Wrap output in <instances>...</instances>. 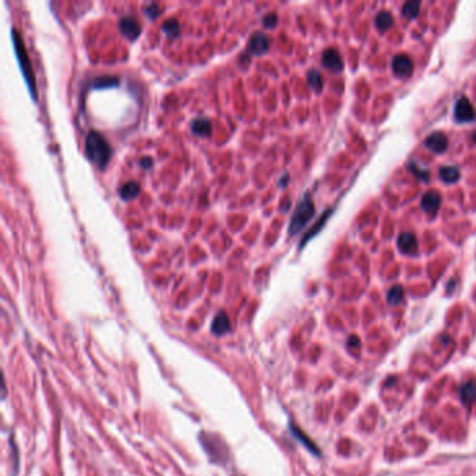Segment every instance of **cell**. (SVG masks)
<instances>
[{
  "mask_svg": "<svg viewBox=\"0 0 476 476\" xmlns=\"http://www.w3.org/2000/svg\"><path fill=\"white\" fill-rule=\"evenodd\" d=\"M85 154L87 158L90 159L92 164L98 166L99 169H104L108 162L111 161L112 148L108 140L96 130H90L85 137Z\"/></svg>",
  "mask_w": 476,
  "mask_h": 476,
  "instance_id": "6da1fadb",
  "label": "cell"
},
{
  "mask_svg": "<svg viewBox=\"0 0 476 476\" xmlns=\"http://www.w3.org/2000/svg\"><path fill=\"white\" fill-rule=\"evenodd\" d=\"M11 38H13V43H14V51H16L17 60L21 66V71L26 79V83L28 85V88L31 91V95L34 99H38L37 94V83H35V73L31 66V60L28 58V53H27L26 45L22 41V37L20 35V32L17 31V28L11 30Z\"/></svg>",
  "mask_w": 476,
  "mask_h": 476,
  "instance_id": "7a4b0ae2",
  "label": "cell"
},
{
  "mask_svg": "<svg viewBox=\"0 0 476 476\" xmlns=\"http://www.w3.org/2000/svg\"><path fill=\"white\" fill-rule=\"evenodd\" d=\"M314 214H316V208H314L312 198H310L309 194H305V197L297 203L296 210H295L291 218L289 235L295 236V235L300 232L302 229L309 223V221L314 217Z\"/></svg>",
  "mask_w": 476,
  "mask_h": 476,
  "instance_id": "3957f363",
  "label": "cell"
},
{
  "mask_svg": "<svg viewBox=\"0 0 476 476\" xmlns=\"http://www.w3.org/2000/svg\"><path fill=\"white\" fill-rule=\"evenodd\" d=\"M475 108L466 96H461L455 104V119L458 122H471L475 119Z\"/></svg>",
  "mask_w": 476,
  "mask_h": 476,
  "instance_id": "277c9868",
  "label": "cell"
},
{
  "mask_svg": "<svg viewBox=\"0 0 476 476\" xmlns=\"http://www.w3.org/2000/svg\"><path fill=\"white\" fill-rule=\"evenodd\" d=\"M119 30L122 32L123 35L127 38V39H130V41H134V39H137L140 37V34H141V26L138 24V21L132 16H124L120 18V21H119Z\"/></svg>",
  "mask_w": 476,
  "mask_h": 476,
  "instance_id": "5b68a950",
  "label": "cell"
},
{
  "mask_svg": "<svg viewBox=\"0 0 476 476\" xmlns=\"http://www.w3.org/2000/svg\"><path fill=\"white\" fill-rule=\"evenodd\" d=\"M270 48V38L265 35L264 32H254L250 37L249 45H247V53L253 55H263Z\"/></svg>",
  "mask_w": 476,
  "mask_h": 476,
  "instance_id": "8992f818",
  "label": "cell"
},
{
  "mask_svg": "<svg viewBox=\"0 0 476 476\" xmlns=\"http://www.w3.org/2000/svg\"><path fill=\"white\" fill-rule=\"evenodd\" d=\"M392 71L398 76V77H408V76L412 74L413 71V62L412 59L409 58L408 55H398L395 58L392 59L391 63Z\"/></svg>",
  "mask_w": 476,
  "mask_h": 476,
  "instance_id": "52a82bcc",
  "label": "cell"
},
{
  "mask_svg": "<svg viewBox=\"0 0 476 476\" xmlns=\"http://www.w3.org/2000/svg\"><path fill=\"white\" fill-rule=\"evenodd\" d=\"M424 145L436 154H443L448 147V138L441 132H434L424 140Z\"/></svg>",
  "mask_w": 476,
  "mask_h": 476,
  "instance_id": "ba28073f",
  "label": "cell"
},
{
  "mask_svg": "<svg viewBox=\"0 0 476 476\" xmlns=\"http://www.w3.org/2000/svg\"><path fill=\"white\" fill-rule=\"evenodd\" d=\"M321 62H323L324 67H327L328 70H333V71H341L344 69V62H342V58H341V55L337 49H325Z\"/></svg>",
  "mask_w": 476,
  "mask_h": 476,
  "instance_id": "9c48e42d",
  "label": "cell"
},
{
  "mask_svg": "<svg viewBox=\"0 0 476 476\" xmlns=\"http://www.w3.org/2000/svg\"><path fill=\"white\" fill-rule=\"evenodd\" d=\"M398 249L405 254H413L418 250V240L411 232H402L398 236Z\"/></svg>",
  "mask_w": 476,
  "mask_h": 476,
  "instance_id": "30bf717a",
  "label": "cell"
},
{
  "mask_svg": "<svg viewBox=\"0 0 476 476\" xmlns=\"http://www.w3.org/2000/svg\"><path fill=\"white\" fill-rule=\"evenodd\" d=\"M211 331L215 335H223L231 331V321L225 312H219L211 324Z\"/></svg>",
  "mask_w": 476,
  "mask_h": 476,
  "instance_id": "8fae6325",
  "label": "cell"
},
{
  "mask_svg": "<svg viewBox=\"0 0 476 476\" xmlns=\"http://www.w3.org/2000/svg\"><path fill=\"white\" fill-rule=\"evenodd\" d=\"M420 206L426 212H436L441 206V196H440L437 191H428L423 197H422V203Z\"/></svg>",
  "mask_w": 476,
  "mask_h": 476,
  "instance_id": "7c38bea8",
  "label": "cell"
},
{
  "mask_svg": "<svg viewBox=\"0 0 476 476\" xmlns=\"http://www.w3.org/2000/svg\"><path fill=\"white\" fill-rule=\"evenodd\" d=\"M212 130V124L207 117H197L191 122V132L197 136H208Z\"/></svg>",
  "mask_w": 476,
  "mask_h": 476,
  "instance_id": "4fadbf2b",
  "label": "cell"
},
{
  "mask_svg": "<svg viewBox=\"0 0 476 476\" xmlns=\"http://www.w3.org/2000/svg\"><path fill=\"white\" fill-rule=\"evenodd\" d=\"M138 193H140V185H138L137 182H127V183L119 187V196L124 201L136 198L138 196Z\"/></svg>",
  "mask_w": 476,
  "mask_h": 476,
  "instance_id": "5bb4252c",
  "label": "cell"
},
{
  "mask_svg": "<svg viewBox=\"0 0 476 476\" xmlns=\"http://www.w3.org/2000/svg\"><path fill=\"white\" fill-rule=\"evenodd\" d=\"M92 88L102 90V88H109V87H117L119 85V79L116 76H101L92 80Z\"/></svg>",
  "mask_w": 476,
  "mask_h": 476,
  "instance_id": "9a60e30c",
  "label": "cell"
},
{
  "mask_svg": "<svg viewBox=\"0 0 476 476\" xmlns=\"http://www.w3.org/2000/svg\"><path fill=\"white\" fill-rule=\"evenodd\" d=\"M439 176L440 179L443 180L444 183H455V182H458L461 176V172L458 170V168H455V166H443V168H440L439 170Z\"/></svg>",
  "mask_w": 476,
  "mask_h": 476,
  "instance_id": "2e32d148",
  "label": "cell"
},
{
  "mask_svg": "<svg viewBox=\"0 0 476 476\" xmlns=\"http://www.w3.org/2000/svg\"><path fill=\"white\" fill-rule=\"evenodd\" d=\"M374 24H376L379 31H387V30H390L392 27V24H394V17H392L391 13H388V11H381V13H379L376 16Z\"/></svg>",
  "mask_w": 476,
  "mask_h": 476,
  "instance_id": "e0dca14e",
  "label": "cell"
},
{
  "mask_svg": "<svg viewBox=\"0 0 476 476\" xmlns=\"http://www.w3.org/2000/svg\"><path fill=\"white\" fill-rule=\"evenodd\" d=\"M461 399L465 404H471L476 399V386L473 383H466L461 387Z\"/></svg>",
  "mask_w": 476,
  "mask_h": 476,
  "instance_id": "ac0fdd59",
  "label": "cell"
},
{
  "mask_svg": "<svg viewBox=\"0 0 476 476\" xmlns=\"http://www.w3.org/2000/svg\"><path fill=\"white\" fill-rule=\"evenodd\" d=\"M307 83H309V85L312 87L313 90L317 91V92L323 90V77H321L318 70H310L307 73Z\"/></svg>",
  "mask_w": 476,
  "mask_h": 476,
  "instance_id": "d6986e66",
  "label": "cell"
},
{
  "mask_svg": "<svg viewBox=\"0 0 476 476\" xmlns=\"http://www.w3.org/2000/svg\"><path fill=\"white\" fill-rule=\"evenodd\" d=\"M330 214H331V211H325V214H324L323 217L320 218V221H318V222L316 223V225H314V227H313L312 229H310V231L306 233V236H305V238H303V240L300 242V247H303V244L306 243L307 240H310L313 236H316V235H317L318 231H320V229L324 227V223H325V221H327V218L330 217Z\"/></svg>",
  "mask_w": 476,
  "mask_h": 476,
  "instance_id": "ffe728a7",
  "label": "cell"
},
{
  "mask_svg": "<svg viewBox=\"0 0 476 476\" xmlns=\"http://www.w3.org/2000/svg\"><path fill=\"white\" fill-rule=\"evenodd\" d=\"M419 11H420V2L418 0H413V2H408L402 7V14L408 18H415L418 17Z\"/></svg>",
  "mask_w": 476,
  "mask_h": 476,
  "instance_id": "44dd1931",
  "label": "cell"
},
{
  "mask_svg": "<svg viewBox=\"0 0 476 476\" xmlns=\"http://www.w3.org/2000/svg\"><path fill=\"white\" fill-rule=\"evenodd\" d=\"M162 31H164L169 38H176L178 35H179V32H180L179 22L176 21L175 18H169V20H166V21L162 24Z\"/></svg>",
  "mask_w": 476,
  "mask_h": 476,
  "instance_id": "7402d4cb",
  "label": "cell"
},
{
  "mask_svg": "<svg viewBox=\"0 0 476 476\" xmlns=\"http://www.w3.org/2000/svg\"><path fill=\"white\" fill-rule=\"evenodd\" d=\"M404 299V289H402L401 285H394L388 291V295H387V300L390 305H399Z\"/></svg>",
  "mask_w": 476,
  "mask_h": 476,
  "instance_id": "603a6c76",
  "label": "cell"
},
{
  "mask_svg": "<svg viewBox=\"0 0 476 476\" xmlns=\"http://www.w3.org/2000/svg\"><path fill=\"white\" fill-rule=\"evenodd\" d=\"M292 433L295 434V437H296L297 440H300V443H303V444L306 445V447H307V448H309V450L313 451V454H320V450H318V448H317V447H316V445L313 444L312 440L307 439L306 436H305V434L302 433V432H300V430H299V429L295 428V426H292Z\"/></svg>",
  "mask_w": 476,
  "mask_h": 476,
  "instance_id": "cb8c5ba5",
  "label": "cell"
},
{
  "mask_svg": "<svg viewBox=\"0 0 476 476\" xmlns=\"http://www.w3.org/2000/svg\"><path fill=\"white\" fill-rule=\"evenodd\" d=\"M408 168L411 169V172H412L413 175L416 176V178L422 179L423 182H428L429 175H430V173H429V170L420 169V168H419L418 165L415 164V162H409V164H408Z\"/></svg>",
  "mask_w": 476,
  "mask_h": 476,
  "instance_id": "d4e9b609",
  "label": "cell"
},
{
  "mask_svg": "<svg viewBox=\"0 0 476 476\" xmlns=\"http://www.w3.org/2000/svg\"><path fill=\"white\" fill-rule=\"evenodd\" d=\"M144 13L149 17V18H157L161 14V7L157 3H149L144 7Z\"/></svg>",
  "mask_w": 476,
  "mask_h": 476,
  "instance_id": "484cf974",
  "label": "cell"
},
{
  "mask_svg": "<svg viewBox=\"0 0 476 476\" xmlns=\"http://www.w3.org/2000/svg\"><path fill=\"white\" fill-rule=\"evenodd\" d=\"M277 22H278V16L274 14V13H270V14H267L263 18V24H264L267 28H275Z\"/></svg>",
  "mask_w": 476,
  "mask_h": 476,
  "instance_id": "4316f807",
  "label": "cell"
},
{
  "mask_svg": "<svg viewBox=\"0 0 476 476\" xmlns=\"http://www.w3.org/2000/svg\"><path fill=\"white\" fill-rule=\"evenodd\" d=\"M140 165H141L143 168H145V169H149L151 165H153V159L148 158V157H147V158H143L140 161Z\"/></svg>",
  "mask_w": 476,
  "mask_h": 476,
  "instance_id": "83f0119b",
  "label": "cell"
},
{
  "mask_svg": "<svg viewBox=\"0 0 476 476\" xmlns=\"http://www.w3.org/2000/svg\"><path fill=\"white\" fill-rule=\"evenodd\" d=\"M288 183V175L282 176V180H281V186H285Z\"/></svg>",
  "mask_w": 476,
  "mask_h": 476,
  "instance_id": "f1b7e54d",
  "label": "cell"
},
{
  "mask_svg": "<svg viewBox=\"0 0 476 476\" xmlns=\"http://www.w3.org/2000/svg\"><path fill=\"white\" fill-rule=\"evenodd\" d=\"M473 140H475V141H476V132L473 133Z\"/></svg>",
  "mask_w": 476,
  "mask_h": 476,
  "instance_id": "f546056e",
  "label": "cell"
}]
</instances>
